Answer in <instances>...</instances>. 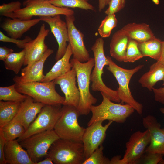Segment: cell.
<instances>
[{"mask_svg":"<svg viewBox=\"0 0 164 164\" xmlns=\"http://www.w3.org/2000/svg\"><path fill=\"white\" fill-rule=\"evenodd\" d=\"M73 58L81 62H85L90 58V54L84 44V34L75 26L74 15L65 16Z\"/></svg>","mask_w":164,"mask_h":164,"instance_id":"obj_13","label":"cell"},{"mask_svg":"<svg viewBox=\"0 0 164 164\" xmlns=\"http://www.w3.org/2000/svg\"><path fill=\"white\" fill-rule=\"evenodd\" d=\"M32 40V39L28 36H26L22 40H18L17 39L8 37L5 35L2 32L0 31V41L14 43L18 47L20 48L24 49L25 43Z\"/></svg>","mask_w":164,"mask_h":164,"instance_id":"obj_38","label":"cell"},{"mask_svg":"<svg viewBox=\"0 0 164 164\" xmlns=\"http://www.w3.org/2000/svg\"><path fill=\"white\" fill-rule=\"evenodd\" d=\"M61 114V105H45L25 133L17 140L20 142L33 135L54 129Z\"/></svg>","mask_w":164,"mask_h":164,"instance_id":"obj_11","label":"cell"},{"mask_svg":"<svg viewBox=\"0 0 164 164\" xmlns=\"http://www.w3.org/2000/svg\"><path fill=\"white\" fill-rule=\"evenodd\" d=\"M46 157L50 158L55 164H83L85 160L83 144L59 138L52 145Z\"/></svg>","mask_w":164,"mask_h":164,"instance_id":"obj_4","label":"cell"},{"mask_svg":"<svg viewBox=\"0 0 164 164\" xmlns=\"http://www.w3.org/2000/svg\"><path fill=\"white\" fill-rule=\"evenodd\" d=\"M130 39L128 33L122 29L115 32L112 36L110 44L111 56L118 61L124 62Z\"/></svg>","mask_w":164,"mask_h":164,"instance_id":"obj_21","label":"cell"},{"mask_svg":"<svg viewBox=\"0 0 164 164\" xmlns=\"http://www.w3.org/2000/svg\"><path fill=\"white\" fill-rule=\"evenodd\" d=\"M143 57L138 47V42L131 39L127 46L124 62L133 63Z\"/></svg>","mask_w":164,"mask_h":164,"instance_id":"obj_33","label":"cell"},{"mask_svg":"<svg viewBox=\"0 0 164 164\" xmlns=\"http://www.w3.org/2000/svg\"><path fill=\"white\" fill-rule=\"evenodd\" d=\"M118 20L115 14L107 15L98 27V31L102 38L109 37L112 30L117 25Z\"/></svg>","mask_w":164,"mask_h":164,"instance_id":"obj_32","label":"cell"},{"mask_svg":"<svg viewBox=\"0 0 164 164\" xmlns=\"http://www.w3.org/2000/svg\"><path fill=\"white\" fill-rule=\"evenodd\" d=\"M60 138L54 129L33 135L19 142L34 164L46 157L53 143Z\"/></svg>","mask_w":164,"mask_h":164,"instance_id":"obj_9","label":"cell"},{"mask_svg":"<svg viewBox=\"0 0 164 164\" xmlns=\"http://www.w3.org/2000/svg\"><path fill=\"white\" fill-rule=\"evenodd\" d=\"M104 0H98V10L101 12L106 6Z\"/></svg>","mask_w":164,"mask_h":164,"instance_id":"obj_43","label":"cell"},{"mask_svg":"<svg viewBox=\"0 0 164 164\" xmlns=\"http://www.w3.org/2000/svg\"><path fill=\"white\" fill-rule=\"evenodd\" d=\"M164 58V41H163L162 50V55L159 60Z\"/></svg>","mask_w":164,"mask_h":164,"instance_id":"obj_44","label":"cell"},{"mask_svg":"<svg viewBox=\"0 0 164 164\" xmlns=\"http://www.w3.org/2000/svg\"><path fill=\"white\" fill-rule=\"evenodd\" d=\"M163 81V87L159 88H155L154 87L152 90L154 93L155 100L164 105V80Z\"/></svg>","mask_w":164,"mask_h":164,"instance_id":"obj_39","label":"cell"},{"mask_svg":"<svg viewBox=\"0 0 164 164\" xmlns=\"http://www.w3.org/2000/svg\"><path fill=\"white\" fill-rule=\"evenodd\" d=\"M6 141L0 134V164H6L5 159L4 147Z\"/></svg>","mask_w":164,"mask_h":164,"instance_id":"obj_40","label":"cell"},{"mask_svg":"<svg viewBox=\"0 0 164 164\" xmlns=\"http://www.w3.org/2000/svg\"><path fill=\"white\" fill-rule=\"evenodd\" d=\"M72 55L71 46L68 43L64 55L57 61L52 68L45 75L41 82H49L52 81L70 71L72 68L70 60Z\"/></svg>","mask_w":164,"mask_h":164,"instance_id":"obj_22","label":"cell"},{"mask_svg":"<svg viewBox=\"0 0 164 164\" xmlns=\"http://www.w3.org/2000/svg\"><path fill=\"white\" fill-rule=\"evenodd\" d=\"M121 29L128 33L131 39L138 42L146 41L155 37L149 25L145 23H129Z\"/></svg>","mask_w":164,"mask_h":164,"instance_id":"obj_24","label":"cell"},{"mask_svg":"<svg viewBox=\"0 0 164 164\" xmlns=\"http://www.w3.org/2000/svg\"><path fill=\"white\" fill-rule=\"evenodd\" d=\"M125 2V0H111L108 8L104 12L105 14H115L124 7Z\"/></svg>","mask_w":164,"mask_h":164,"instance_id":"obj_37","label":"cell"},{"mask_svg":"<svg viewBox=\"0 0 164 164\" xmlns=\"http://www.w3.org/2000/svg\"><path fill=\"white\" fill-rule=\"evenodd\" d=\"M53 164L51 159L49 157H46L44 160H42L38 162L36 164Z\"/></svg>","mask_w":164,"mask_h":164,"instance_id":"obj_42","label":"cell"},{"mask_svg":"<svg viewBox=\"0 0 164 164\" xmlns=\"http://www.w3.org/2000/svg\"><path fill=\"white\" fill-rule=\"evenodd\" d=\"M80 115L77 108L63 105L61 115L54 128L60 138L82 142L85 128L80 126L78 123Z\"/></svg>","mask_w":164,"mask_h":164,"instance_id":"obj_8","label":"cell"},{"mask_svg":"<svg viewBox=\"0 0 164 164\" xmlns=\"http://www.w3.org/2000/svg\"><path fill=\"white\" fill-rule=\"evenodd\" d=\"M21 112L19 108L18 113L12 119L0 128V134L6 141L18 138L25 132L26 130L21 122Z\"/></svg>","mask_w":164,"mask_h":164,"instance_id":"obj_26","label":"cell"},{"mask_svg":"<svg viewBox=\"0 0 164 164\" xmlns=\"http://www.w3.org/2000/svg\"><path fill=\"white\" fill-rule=\"evenodd\" d=\"M49 1L54 5L59 7L95 10L94 7L88 2V0H51Z\"/></svg>","mask_w":164,"mask_h":164,"instance_id":"obj_31","label":"cell"},{"mask_svg":"<svg viewBox=\"0 0 164 164\" xmlns=\"http://www.w3.org/2000/svg\"><path fill=\"white\" fill-rule=\"evenodd\" d=\"M77 74L72 67L69 72L56 78L54 81L59 85L65 95L63 105H68L77 107L80 99V93L76 86Z\"/></svg>","mask_w":164,"mask_h":164,"instance_id":"obj_17","label":"cell"},{"mask_svg":"<svg viewBox=\"0 0 164 164\" xmlns=\"http://www.w3.org/2000/svg\"><path fill=\"white\" fill-rule=\"evenodd\" d=\"M108 64L107 69L114 77L118 84L117 90L121 103L127 104L132 106L139 114L142 112L143 106L135 99L132 95L129 85L132 76L144 66L139 65L134 68L128 69L118 66L109 56H107Z\"/></svg>","mask_w":164,"mask_h":164,"instance_id":"obj_6","label":"cell"},{"mask_svg":"<svg viewBox=\"0 0 164 164\" xmlns=\"http://www.w3.org/2000/svg\"><path fill=\"white\" fill-rule=\"evenodd\" d=\"M22 102L0 101V128L7 124L18 113Z\"/></svg>","mask_w":164,"mask_h":164,"instance_id":"obj_28","label":"cell"},{"mask_svg":"<svg viewBox=\"0 0 164 164\" xmlns=\"http://www.w3.org/2000/svg\"><path fill=\"white\" fill-rule=\"evenodd\" d=\"M41 21L40 18L29 20H22L18 18L7 19L0 27L10 37L18 39Z\"/></svg>","mask_w":164,"mask_h":164,"instance_id":"obj_20","label":"cell"},{"mask_svg":"<svg viewBox=\"0 0 164 164\" xmlns=\"http://www.w3.org/2000/svg\"><path fill=\"white\" fill-rule=\"evenodd\" d=\"M150 141L149 130L135 132L132 134L126 143V149L123 158L115 156L110 160V164H135L145 152Z\"/></svg>","mask_w":164,"mask_h":164,"instance_id":"obj_10","label":"cell"},{"mask_svg":"<svg viewBox=\"0 0 164 164\" xmlns=\"http://www.w3.org/2000/svg\"><path fill=\"white\" fill-rule=\"evenodd\" d=\"M28 97L18 92L15 83L10 86L0 87V100L22 102Z\"/></svg>","mask_w":164,"mask_h":164,"instance_id":"obj_30","label":"cell"},{"mask_svg":"<svg viewBox=\"0 0 164 164\" xmlns=\"http://www.w3.org/2000/svg\"><path fill=\"white\" fill-rule=\"evenodd\" d=\"M158 61L164 65V58L159 60Z\"/></svg>","mask_w":164,"mask_h":164,"instance_id":"obj_47","label":"cell"},{"mask_svg":"<svg viewBox=\"0 0 164 164\" xmlns=\"http://www.w3.org/2000/svg\"><path fill=\"white\" fill-rule=\"evenodd\" d=\"M45 105L41 103L35 101L29 96L21 103L20 107L21 112V121L26 131L34 120L37 114Z\"/></svg>","mask_w":164,"mask_h":164,"instance_id":"obj_23","label":"cell"},{"mask_svg":"<svg viewBox=\"0 0 164 164\" xmlns=\"http://www.w3.org/2000/svg\"><path fill=\"white\" fill-rule=\"evenodd\" d=\"M160 112L164 115V108H160Z\"/></svg>","mask_w":164,"mask_h":164,"instance_id":"obj_45","label":"cell"},{"mask_svg":"<svg viewBox=\"0 0 164 164\" xmlns=\"http://www.w3.org/2000/svg\"><path fill=\"white\" fill-rule=\"evenodd\" d=\"M111 0H104L106 5H108Z\"/></svg>","mask_w":164,"mask_h":164,"instance_id":"obj_46","label":"cell"},{"mask_svg":"<svg viewBox=\"0 0 164 164\" xmlns=\"http://www.w3.org/2000/svg\"><path fill=\"white\" fill-rule=\"evenodd\" d=\"M163 156L160 154L145 152L136 164H164Z\"/></svg>","mask_w":164,"mask_h":164,"instance_id":"obj_35","label":"cell"},{"mask_svg":"<svg viewBox=\"0 0 164 164\" xmlns=\"http://www.w3.org/2000/svg\"><path fill=\"white\" fill-rule=\"evenodd\" d=\"M104 41L103 38L99 37L97 39L91 48L95 61L94 69L91 76V89L93 91H99L103 93L112 101L119 103L121 100L117 90L108 87L102 80L104 68L108 64V58L104 54Z\"/></svg>","mask_w":164,"mask_h":164,"instance_id":"obj_2","label":"cell"},{"mask_svg":"<svg viewBox=\"0 0 164 164\" xmlns=\"http://www.w3.org/2000/svg\"><path fill=\"white\" fill-rule=\"evenodd\" d=\"M144 127L150 133V141L145 152L158 153L164 155V128L154 116L148 115L142 119Z\"/></svg>","mask_w":164,"mask_h":164,"instance_id":"obj_15","label":"cell"},{"mask_svg":"<svg viewBox=\"0 0 164 164\" xmlns=\"http://www.w3.org/2000/svg\"><path fill=\"white\" fill-rule=\"evenodd\" d=\"M25 56L24 49L20 52L10 54L3 61L5 68L12 70L17 74L24 64Z\"/></svg>","mask_w":164,"mask_h":164,"instance_id":"obj_29","label":"cell"},{"mask_svg":"<svg viewBox=\"0 0 164 164\" xmlns=\"http://www.w3.org/2000/svg\"><path fill=\"white\" fill-rule=\"evenodd\" d=\"M101 93L102 101L98 105L91 106L92 115L87 123L88 126L97 121L105 120L123 123L134 112L135 109L130 105L115 103L103 93Z\"/></svg>","mask_w":164,"mask_h":164,"instance_id":"obj_5","label":"cell"},{"mask_svg":"<svg viewBox=\"0 0 164 164\" xmlns=\"http://www.w3.org/2000/svg\"><path fill=\"white\" fill-rule=\"evenodd\" d=\"M21 3L19 1L3 3L0 5V15L10 18L13 12L21 8Z\"/></svg>","mask_w":164,"mask_h":164,"instance_id":"obj_36","label":"cell"},{"mask_svg":"<svg viewBox=\"0 0 164 164\" xmlns=\"http://www.w3.org/2000/svg\"><path fill=\"white\" fill-rule=\"evenodd\" d=\"M19 92L31 97L35 102L45 105H63L65 97L56 91L54 80L49 82H15Z\"/></svg>","mask_w":164,"mask_h":164,"instance_id":"obj_3","label":"cell"},{"mask_svg":"<svg viewBox=\"0 0 164 164\" xmlns=\"http://www.w3.org/2000/svg\"><path fill=\"white\" fill-rule=\"evenodd\" d=\"M70 62L75 70L78 88L80 93V99L77 107L81 115H87L91 111V106L97 101L90 91V78L92 69L94 65V58L90 57L87 61L81 62L73 58Z\"/></svg>","mask_w":164,"mask_h":164,"instance_id":"obj_1","label":"cell"},{"mask_svg":"<svg viewBox=\"0 0 164 164\" xmlns=\"http://www.w3.org/2000/svg\"><path fill=\"white\" fill-rule=\"evenodd\" d=\"M4 152L6 164H34L17 139L6 141Z\"/></svg>","mask_w":164,"mask_h":164,"instance_id":"obj_19","label":"cell"},{"mask_svg":"<svg viewBox=\"0 0 164 164\" xmlns=\"http://www.w3.org/2000/svg\"><path fill=\"white\" fill-rule=\"evenodd\" d=\"M47 0V1H50L51 0Z\"/></svg>","mask_w":164,"mask_h":164,"instance_id":"obj_48","label":"cell"},{"mask_svg":"<svg viewBox=\"0 0 164 164\" xmlns=\"http://www.w3.org/2000/svg\"><path fill=\"white\" fill-rule=\"evenodd\" d=\"M163 41L156 38L149 40L138 42V48L143 57L148 56L157 61L162 54Z\"/></svg>","mask_w":164,"mask_h":164,"instance_id":"obj_27","label":"cell"},{"mask_svg":"<svg viewBox=\"0 0 164 164\" xmlns=\"http://www.w3.org/2000/svg\"><path fill=\"white\" fill-rule=\"evenodd\" d=\"M53 53V50L48 49L42 57L29 67L22 69L21 76H15L13 78L15 82L26 83L41 82L45 75L43 73L44 63L48 57Z\"/></svg>","mask_w":164,"mask_h":164,"instance_id":"obj_18","label":"cell"},{"mask_svg":"<svg viewBox=\"0 0 164 164\" xmlns=\"http://www.w3.org/2000/svg\"><path fill=\"white\" fill-rule=\"evenodd\" d=\"M164 80V65L158 61L150 67L149 70L139 78L138 82L144 87L152 91L156 83Z\"/></svg>","mask_w":164,"mask_h":164,"instance_id":"obj_25","label":"cell"},{"mask_svg":"<svg viewBox=\"0 0 164 164\" xmlns=\"http://www.w3.org/2000/svg\"><path fill=\"white\" fill-rule=\"evenodd\" d=\"M60 15L53 17L40 16L41 21L47 23L51 32L55 37L58 45L55 57L56 61L61 58L67 49V42H69L68 30L66 22L62 20Z\"/></svg>","mask_w":164,"mask_h":164,"instance_id":"obj_14","label":"cell"},{"mask_svg":"<svg viewBox=\"0 0 164 164\" xmlns=\"http://www.w3.org/2000/svg\"><path fill=\"white\" fill-rule=\"evenodd\" d=\"M103 121H97L85 129L82 140L85 160L102 145L106 136L107 130L113 122L109 121L107 124L103 126L102 124Z\"/></svg>","mask_w":164,"mask_h":164,"instance_id":"obj_12","label":"cell"},{"mask_svg":"<svg viewBox=\"0 0 164 164\" xmlns=\"http://www.w3.org/2000/svg\"><path fill=\"white\" fill-rule=\"evenodd\" d=\"M23 5L25 7L15 11L9 18L29 20L34 16L53 17L57 15L74 14L72 9L56 6L46 0H26Z\"/></svg>","mask_w":164,"mask_h":164,"instance_id":"obj_7","label":"cell"},{"mask_svg":"<svg viewBox=\"0 0 164 164\" xmlns=\"http://www.w3.org/2000/svg\"><path fill=\"white\" fill-rule=\"evenodd\" d=\"M102 145L96 149L83 164H110V160L104 155Z\"/></svg>","mask_w":164,"mask_h":164,"instance_id":"obj_34","label":"cell"},{"mask_svg":"<svg viewBox=\"0 0 164 164\" xmlns=\"http://www.w3.org/2000/svg\"><path fill=\"white\" fill-rule=\"evenodd\" d=\"M49 32V29H46L45 24H43L36 38L25 43L24 65L29 67L43 56L48 49L45 40Z\"/></svg>","mask_w":164,"mask_h":164,"instance_id":"obj_16","label":"cell"},{"mask_svg":"<svg viewBox=\"0 0 164 164\" xmlns=\"http://www.w3.org/2000/svg\"><path fill=\"white\" fill-rule=\"evenodd\" d=\"M14 50L12 49L8 48L6 46L0 47V60L4 61L8 56Z\"/></svg>","mask_w":164,"mask_h":164,"instance_id":"obj_41","label":"cell"}]
</instances>
